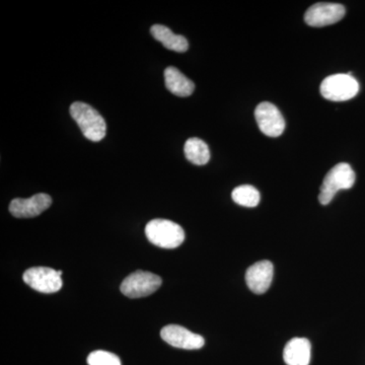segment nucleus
Segmentation results:
<instances>
[{
    "instance_id": "f257e3e1",
    "label": "nucleus",
    "mask_w": 365,
    "mask_h": 365,
    "mask_svg": "<svg viewBox=\"0 0 365 365\" xmlns=\"http://www.w3.org/2000/svg\"><path fill=\"white\" fill-rule=\"evenodd\" d=\"M71 115L88 140L98 143L105 138L107 124L102 115L91 106L83 102L73 103L71 106Z\"/></svg>"
},
{
    "instance_id": "f03ea898",
    "label": "nucleus",
    "mask_w": 365,
    "mask_h": 365,
    "mask_svg": "<svg viewBox=\"0 0 365 365\" xmlns=\"http://www.w3.org/2000/svg\"><path fill=\"white\" fill-rule=\"evenodd\" d=\"M148 241L163 249H176L185 241V232L178 223L168 220H153L146 225Z\"/></svg>"
},
{
    "instance_id": "7ed1b4c3",
    "label": "nucleus",
    "mask_w": 365,
    "mask_h": 365,
    "mask_svg": "<svg viewBox=\"0 0 365 365\" xmlns=\"http://www.w3.org/2000/svg\"><path fill=\"white\" fill-rule=\"evenodd\" d=\"M355 173L348 163L336 165L327 174L319 191V201L322 205H328L340 190L352 188L354 185Z\"/></svg>"
},
{
    "instance_id": "20e7f679",
    "label": "nucleus",
    "mask_w": 365,
    "mask_h": 365,
    "mask_svg": "<svg viewBox=\"0 0 365 365\" xmlns=\"http://www.w3.org/2000/svg\"><path fill=\"white\" fill-rule=\"evenodd\" d=\"M321 95L326 100L344 102L351 100L359 93V83L351 73L334 74L324 79L321 83Z\"/></svg>"
},
{
    "instance_id": "39448f33",
    "label": "nucleus",
    "mask_w": 365,
    "mask_h": 365,
    "mask_svg": "<svg viewBox=\"0 0 365 365\" xmlns=\"http://www.w3.org/2000/svg\"><path fill=\"white\" fill-rule=\"evenodd\" d=\"M160 276L146 271H136L125 278L120 290L129 299H141L155 294L162 287Z\"/></svg>"
},
{
    "instance_id": "423d86ee",
    "label": "nucleus",
    "mask_w": 365,
    "mask_h": 365,
    "mask_svg": "<svg viewBox=\"0 0 365 365\" xmlns=\"http://www.w3.org/2000/svg\"><path fill=\"white\" fill-rule=\"evenodd\" d=\"M62 271L48 267L28 269L23 275L26 284L42 294H55L63 285L61 279Z\"/></svg>"
},
{
    "instance_id": "0eeeda50",
    "label": "nucleus",
    "mask_w": 365,
    "mask_h": 365,
    "mask_svg": "<svg viewBox=\"0 0 365 365\" xmlns=\"http://www.w3.org/2000/svg\"><path fill=\"white\" fill-rule=\"evenodd\" d=\"M255 118L262 133L269 137H278L284 132L285 121L275 105L261 103L255 110Z\"/></svg>"
},
{
    "instance_id": "6e6552de",
    "label": "nucleus",
    "mask_w": 365,
    "mask_h": 365,
    "mask_svg": "<svg viewBox=\"0 0 365 365\" xmlns=\"http://www.w3.org/2000/svg\"><path fill=\"white\" fill-rule=\"evenodd\" d=\"M160 337L168 344L180 349L197 350L200 349L205 344L202 336L178 325L163 327L160 331Z\"/></svg>"
},
{
    "instance_id": "1a4fd4ad",
    "label": "nucleus",
    "mask_w": 365,
    "mask_h": 365,
    "mask_svg": "<svg viewBox=\"0 0 365 365\" xmlns=\"http://www.w3.org/2000/svg\"><path fill=\"white\" fill-rule=\"evenodd\" d=\"M345 7L339 4H316L307 9L304 21L311 26H326L338 23L344 18Z\"/></svg>"
},
{
    "instance_id": "9d476101",
    "label": "nucleus",
    "mask_w": 365,
    "mask_h": 365,
    "mask_svg": "<svg viewBox=\"0 0 365 365\" xmlns=\"http://www.w3.org/2000/svg\"><path fill=\"white\" fill-rule=\"evenodd\" d=\"M51 204L52 198L47 194H36L28 199H14L9 204V212L16 218L36 217L47 210Z\"/></svg>"
},
{
    "instance_id": "9b49d317",
    "label": "nucleus",
    "mask_w": 365,
    "mask_h": 365,
    "mask_svg": "<svg viewBox=\"0 0 365 365\" xmlns=\"http://www.w3.org/2000/svg\"><path fill=\"white\" fill-rule=\"evenodd\" d=\"M273 272V264L270 261L257 262L247 270V285L254 294H265L272 283Z\"/></svg>"
},
{
    "instance_id": "f8f14e48",
    "label": "nucleus",
    "mask_w": 365,
    "mask_h": 365,
    "mask_svg": "<svg viewBox=\"0 0 365 365\" xmlns=\"http://www.w3.org/2000/svg\"><path fill=\"white\" fill-rule=\"evenodd\" d=\"M311 357V342L306 338H294L283 351V359L287 365H309Z\"/></svg>"
},
{
    "instance_id": "ddd939ff",
    "label": "nucleus",
    "mask_w": 365,
    "mask_h": 365,
    "mask_svg": "<svg viewBox=\"0 0 365 365\" xmlns=\"http://www.w3.org/2000/svg\"><path fill=\"white\" fill-rule=\"evenodd\" d=\"M165 83L168 90L178 97H189L195 90L193 81H190L176 67H168L165 71Z\"/></svg>"
},
{
    "instance_id": "4468645a",
    "label": "nucleus",
    "mask_w": 365,
    "mask_h": 365,
    "mask_svg": "<svg viewBox=\"0 0 365 365\" xmlns=\"http://www.w3.org/2000/svg\"><path fill=\"white\" fill-rule=\"evenodd\" d=\"M151 35L162 43L167 49L175 52H186L189 48V43L184 36L176 35L170 30L168 26L162 25H155L151 26Z\"/></svg>"
},
{
    "instance_id": "2eb2a0df",
    "label": "nucleus",
    "mask_w": 365,
    "mask_h": 365,
    "mask_svg": "<svg viewBox=\"0 0 365 365\" xmlns=\"http://www.w3.org/2000/svg\"><path fill=\"white\" fill-rule=\"evenodd\" d=\"M184 153L187 160L196 165H206L210 160V151L207 144L196 137L187 140L185 143Z\"/></svg>"
},
{
    "instance_id": "dca6fc26",
    "label": "nucleus",
    "mask_w": 365,
    "mask_h": 365,
    "mask_svg": "<svg viewBox=\"0 0 365 365\" xmlns=\"http://www.w3.org/2000/svg\"><path fill=\"white\" fill-rule=\"evenodd\" d=\"M232 200L245 207H256L260 203V193L251 185L237 187L232 193Z\"/></svg>"
},
{
    "instance_id": "f3484780",
    "label": "nucleus",
    "mask_w": 365,
    "mask_h": 365,
    "mask_svg": "<svg viewBox=\"0 0 365 365\" xmlns=\"http://www.w3.org/2000/svg\"><path fill=\"white\" fill-rule=\"evenodd\" d=\"M88 365H121V360L114 353L103 351L91 352L88 357Z\"/></svg>"
}]
</instances>
